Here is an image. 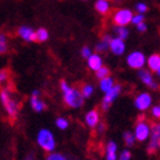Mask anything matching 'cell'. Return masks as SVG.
Masks as SVG:
<instances>
[{
    "label": "cell",
    "instance_id": "6da1fadb",
    "mask_svg": "<svg viewBox=\"0 0 160 160\" xmlns=\"http://www.w3.org/2000/svg\"><path fill=\"white\" fill-rule=\"evenodd\" d=\"M13 94H14V92L8 86L0 90V104H2L3 110L10 122H14L18 118L21 105H22L21 101L17 100V98H14Z\"/></svg>",
    "mask_w": 160,
    "mask_h": 160
},
{
    "label": "cell",
    "instance_id": "7a4b0ae2",
    "mask_svg": "<svg viewBox=\"0 0 160 160\" xmlns=\"http://www.w3.org/2000/svg\"><path fill=\"white\" fill-rule=\"evenodd\" d=\"M36 141L40 148L46 152H52L55 149V138L50 129H46V128L40 129L37 133Z\"/></svg>",
    "mask_w": 160,
    "mask_h": 160
},
{
    "label": "cell",
    "instance_id": "3957f363",
    "mask_svg": "<svg viewBox=\"0 0 160 160\" xmlns=\"http://www.w3.org/2000/svg\"><path fill=\"white\" fill-rule=\"evenodd\" d=\"M63 100L65 102L67 106L69 108H73V109H77V108H81L83 105V96L81 94V91L77 90V88H73V87H68L65 91H63Z\"/></svg>",
    "mask_w": 160,
    "mask_h": 160
},
{
    "label": "cell",
    "instance_id": "277c9868",
    "mask_svg": "<svg viewBox=\"0 0 160 160\" xmlns=\"http://www.w3.org/2000/svg\"><path fill=\"white\" fill-rule=\"evenodd\" d=\"M122 92V86L121 85H114L109 91L105 92V95L102 98V101H101V109L102 112H108L110 109L112 104L115 101V99L121 95Z\"/></svg>",
    "mask_w": 160,
    "mask_h": 160
},
{
    "label": "cell",
    "instance_id": "5b68a950",
    "mask_svg": "<svg viewBox=\"0 0 160 160\" xmlns=\"http://www.w3.org/2000/svg\"><path fill=\"white\" fill-rule=\"evenodd\" d=\"M133 135H135L136 141H140V142H143V141H146L150 137V126L143 119V117L138 118V122H137V124L135 127V132H133Z\"/></svg>",
    "mask_w": 160,
    "mask_h": 160
},
{
    "label": "cell",
    "instance_id": "8992f818",
    "mask_svg": "<svg viewBox=\"0 0 160 160\" xmlns=\"http://www.w3.org/2000/svg\"><path fill=\"white\" fill-rule=\"evenodd\" d=\"M160 148V123L150 126V143L148 146L149 154H154Z\"/></svg>",
    "mask_w": 160,
    "mask_h": 160
},
{
    "label": "cell",
    "instance_id": "52a82bcc",
    "mask_svg": "<svg viewBox=\"0 0 160 160\" xmlns=\"http://www.w3.org/2000/svg\"><path fill=\"white\" fill-rule=\"evenodd\" d=\"M127 64L132 69H141L146 64V57L142 51L135 50L127 57Z\"/></svg>",
    "mask_w": 160,
    "mask_h": 160
},
{
    "label": "cell",
    "instance_id": "ba28073f",
    "mask_svg": "<svg viewBox=\"0 0 160 160\" xmlns=\"http://www.w3.org/2000/svg\"><path fill=\"white\" fill-rule=\"evenodd\" d=\"M132 16H133V13L129 9H118L113 14V21L115 26H123V27H126L127 24L131 23Z\"/></svg>",
    "mask_w": 160,
    "mask_h": 160
},
{
    "label": "cell",
    "instance_id": "9c48e42d",
    "mask_svg": "<svg viewBox=\"0 0 160 160\" xmlns=\"http://www.w3.org/2000/svg\"><path fill=\"white\" fill-rule=\"evenodd\" d=\"M135 106L136 109L140 110V112H145L148 110L151 104H152V96L149 94V92H141V94H138L136 98H135Z\"/></svg>",
    "mask_w": 160,
    "mask_h": 160
},
{
    "label": "cell",
    "instance_id": "30bf717a",
    "mask_svg": "<svg viewBox=\"0 0 160 160\" xmlns=\"http://www.w3.org/2000/svg\"><path fill=\"white\" fill-rule=\"evenodd\" d=\"M137 74H138V78L143 82V85L150 87L151 90H158L159 88V85H158V82H155V79H154L150 71H146V69L141 68V69H138Z\"/></svg>",
    "mask_w": 160,
    "mask_h": 160
},
{
    "label": "cell",
    "instance_id": "8fae6325",
    "mask_svg": "<svg viewBox=\"0 0 160 160\" xmlns=\"http://www.w3.org/2000/svg\"><path fill=\"white\" fill-rule=\"evenodd\" d=\"M30 104H31V108L33 109V112H36V113H41V112L46 110V108H48V105L40 99V91L38 90L32 91Z\"/></svg>",
    "mask_w": 160,
    "mask_h": 160
},
{
    "label": "cell",
    "instance_id": "7c38bea8",
    "mask_svg": "<svg viewBox=\"0 0 160 160\" xmlns=\"http://www.w3.org/2000/svg\"><path fill=\"white\" fill-rule=\"evenodd\" d=\"M109 49H110V51L113 52L114 55L121 57V55L124 54V51H126V44H124L123 40L118 38V37H114V38H112V41H110Z\"/></svg>",
    "mask_w": 160,
    "mask_h": 160
},
{
    "label": "cell",
    "instance_id": "4fadbf2b",
    "mask_svg": "<svg viewBox=\"0 0 160 160\" xmlns=\"http://www.w3.org/2000/svg\"><path fill=\"white\" fill-rule=\"evenodd\" d=\"M18 36L23 38L24 41L28 42H36V31L32 30L28 26H21L18 28Z\"/></svg>",
    "mask_w": 160,
    "mask_h": 160
},
{
    "label": "cell",
    "instance_id": "5bb4252c",
    "mask_svg": "<svg viewBox=\"0 0 160 160\" xmlns=\"http://www.w3.org/2000/svg\"><path fill=\"white\" fill-rule=\"evenodd\" d=\"M87 60V65H88V68L91 69V71H94V72H96L99 68H101V67L104 65L102 64V58H101V55L100 54H92L86 59Z\"/></svg>",
    "mask_w": 160,
    "mask_h": 160
},
{
    "label": "cell",
    "instance_id": "9a60e30c",
    "mask_svg": "<svg viewBox=\"0 0 160 160\" xmlns=\"http://www.w3.org/2000/svg\"><path fill=\"white\" fill-rule=\"evenodd\" d=\"M99 122H100V114H99V112L95 110V109L90 110V112L85 115V123H86V126L90 127V128H95Z\"/></svg>",
    "mask_w": 160,
    "mask_h": 160
},
{
    "label": "cell",
    "instance_id": "2e32d148",
    "mask_svg": "<svg viewBox=\"0 0 160 160\" xmlns=\"http://www.w3.org/2000/svg\"><path fill=\"white\" fill-rule=\"evenodd\" d=\"M110 41H112V36L108 35V33H105V35L101 37L100 41L96 44V46H95V51L98 52V54H101V52L108 51V50H109Z\"/></svg>",
    "mask_w": 160,
    "mask_h": 160
},
{
    "label": "cell",
    "instance_id": "e0dca14e",
    "mask_svg": "<svg viewBox=\"0 0 160 160\" xmlns=\"http://www.w3.org/2000/svg\"><path fill=\"white\" fill-rule=\"evenodd\" d=\"M146 64L151 72H156L160 67V54H152L149 58H146Z\"/></svg>",
    "mask_w": 160,
    "mask_h": 160
},
{
    "label": "cell",
    "instance_id": "ac0fdd59",
    "mask_svg": "<svg viewBox=\"0 0 160 160\" xmlns=\"http://www.w3.org/2000/svg\"><path fill=\"white\" fill-rule=\"evenodd\" d=\"M95 9L100 14H108L110 12V2L109 0H96L95 3Z\"/></svg>",
    "mask_w": 160,
    "mask_h": 160
},
{
    "label": "cell",
    "instance_id": "d6986e66",
    "mask_svg": "<svg viewBox=\"0 0 160 160\" xmlns=\"http://www.w3.org/2000/svg\"><path fill=\"white\" fill-rule=\"evenodd\" d=\"M117 143L114 141H109L106 143V160H117Z\"/></svg>",
    "mask_w": 160,
    "mask_h": 160
},
{
    "label": "cell",
    "instance_id": "ffe728a7",
    "mask_svg": "<svg viewBox=\"0 0 160 160\" xmlns=\"http://www.w3.org/2000/svg\"><path fill=\"white\" fill-rule=\"evenodd\" d=\"M114 85H115V83H114V78H113L112 76H109V77H106V78L100 79V85H99V87H100V90L105 94V92H106V91H109Z\"/></svg>",
    "mask_w": 160,
    "mask_h": 160
},
{
    "label": "cell",
    "instance_id": "44dd1931",
    "mask_svg": "<svg viewBox=\"0 0 160 160\" xmlns=\"http://www.w3.org/2000/svg\"><path fill=\"white\" fill-rule=\"evenodd\" d=\"M114 32L117 33V37L123 40V41H126V40L128 38V36H129V30L127 27H123V26H115Z\"/></svg>",
    "mask_w": 160,
    "mask_h": 160
},
{
    "label": "cell",
    "instance_id": "7402d4cb",
    "mask_svg": "<svg viewBox=\"0 0 160 160\" xmlns=\"http://www.w3.org/2000/svg\"><path fill=\"white\" fill-rule=\"evenodd\" d=\"M45 160H76V159L71 155H65L62 152H50L45 158Z\"/></svg>",
    "mask_w": 160,
    "mask_h": 160
},
{
    "label": "cell",
    "instance_id": "603a6c76",
    "mask_svg": "<svg viewBox=\"0 0 160 160\" xmlns=\"http://www.w3.org/2000/svg\"><path fill=\"white\" fill-rule=\"evenodd\" d=\"M79 91H81V94H82L83 99H88V98H91L92 95H94L95 87L92 86L91 83H85V85L82 86V88L79 90Z\"/></svg>",
    "mask_w": 160,
    "mask_h": 160
},
{
    "label": "cell",
    "instance_id": "cb8c5ba5",
    "mask_svg": "<svg viewBox=\"0 0 160 160\" xmlns=\"http://www.w3.org/2000/svg\"><path fill=\"white\" fill-rule=\"evenodd\" d=\"M49 38V32L46 28H38L36 31V41L38 42H45Z\"/></svg>",
    "mask_w": 160,
    "mask_h": 160
},
{
    "label": "cell",
    "instance_id": "d4e9b609",
    "mask_svg": "<svg viewBox=\"0 0 160 160\" xmlns=\"http://www.w3.org/2000/svg\"><path fill=\"white\" fill-rule=\"evenodd\" d=\"M95 76H96V78L99 79H102V78H106V77H109L110 76V69L108 68V67H105V65H102L101 68H99L96 72H95Z\"/></svg>",
    "mask_w": 160,
    "mask_h": 160
},
{
    "label": "cell",
    "instance_id": "484cf974",
    "mask_svg": "<svg viewBox=\"0 0 160 160\" xmlns=\"http://www.w3.org/2000/svg\"><path fill=\"white\" fill-rule=\"evenodd\" d=\"M8 40L4 33H0V55L8 52Z\"/></svg>",
    "mask_w": 160,
    "mask_h": 160
},
{
    "label": "cell",
    "instance_id": "4316f807",
    "mask_svg": "<svg viewBox=\"0 0 160 160\" xmlns=\"http://www.w3.org/2000/svg\"><path fill=\"white\" fill-rule=\"evenodd\" d=\"M55 124H57V127H58L59 129H62V131H64V129H67V128L69 127L68 119H65V118H63V117H59V118L55 119Z\"/></svg>",
    "mask_w": 160,
    "mask_h": 160
},
{
    "label": "cell",
    "instance_id": "83f0119b",
    "mask_svg": "<svg viewBox=\"0 0 160 160\" xmlns=\"http://www.w3.org/2000/svg\"><path fill=\"white\" fill-rule=\"evenodd\" d=\"M123 140H124V142H126V145H127V146H132V145H135V141H136L135 135H133L132 132H128V131L123 133Z\"/></svg>",
    "mask_w": 160,
    "mask_h": 160
},
{
    "label": "cell",
    "instance_id": "f1b7e54d",
    "mask_svg": "<svg viewBox=\"0 0 160 160\" xmlns=\"http://www.w3.org/2000/svg\"><path fill=\"white\" fill-rule=\"evenodd\" d=\"M141 22H145V16L143 14H140V13H137V14H133L132 16V19H131V23L132 24L137 26Z\"/></svg>",
    "mask_w": 160,
    "mask_h": 160
},
{
    "label": "cell",
    "instance_id": "f546056e",
    "mask_svg": "<svg viewBox=\"0 0 160 160\" xmlns=\"http://www.w3.org/2000/svg\"><path fill=\"white\" fill-rule=\"evenodd\" d=\"M135 9H136L137 13H140V14H145V13L149 10V7L146 5L145 3H137L135 5Z\"/></svg>",
    "mask_w": 160,
    "mask_h": 160
},
{
    "label": "cell",
    "instance_id": "4dcf8cb0",
    "mask_svg": "<svg viewBox=\"0 0 160 160\" xmlns=\"http://www.w3.org/2000/svg\"><path fill=\"white\" fill-rule=\"evenodd\" d=\"M91 54H92V50H91L90 46H83V48H82V50H81V55H82L83 59H87Z\"/></svg>",
    "mask_w": 160,
    "mask_h": 160
},
{
    "label": "cell",
    "instance_id": "1f68e13d",
    "mask_svg": "<svg viewBox=\"0 0 160 160\" xmlns=\"http://www.w3.org/2000/svg\"><path fill=\"white\" fill-rule=\"evenodd\" d=\"M8 71L7 69H3V71H0V83H4V82H8Z\"/></svg>",
    "mask_w": 160,
    "mask_h": 160
},
{
    "label": "cell",
    "instance_id": "d6a6232c",
    "mask_svg": "<svg viewBox=\"0 0 160 160\" xmlns=\"http://www.w3.org/2000/svg\"><path fill=\"white\" fill-rule=\"evenodd\" d=\"M151 114L154 118L156 119H160V105H155L152 106V109H151Z\"/></svg>",
    "mask_w": 160,
    "mask_h": 160
},
{
    "label": "cell",
    "instance_id": "836d02e7",
    "mask_svg": "<svg viewBox=\"0 0 160 160\" xmlns=\"http://www.w3.org/2000/svg\"><path fill=\"white\" fill-rule=\"evenodd\" d=\"M136 27H137V31H138V32H141V33H143V32L148 31V24H146L145 22L138 23V24L136 26Z\"/></svg>",
    "mask_w": 160,
    "mask_h": 160
},
{
    "label": "cell",
    "instance_id": "e575fe53",
    "mask_svg": "<svg viewBox=\"0 0 160 160\" xmlns=\"http://www.w3.org/2000/svg\"><path fill=\"white\" fill-rule=\"evenodd\" d=\"M95 128H96V132L99 133V135H102V133L105 132V129H106V126H105L104 123L99 122V123H98V126H96Z\"/></svg>",
    "mask_w": 160,
    "mask_h": 160
},
{
    "label": "cell",
    "instance_id": "d590c367",
    "mask_svg": "<svg viewBox=\"0 0 160 160\" xmlns=\"http://www.w3.org/2000/svg\"><path fill=\"white\" fill-rule=\"evenodd\" d=\"M119 160H131V152L128 150L122 151L121 156H119Z\"/></svg>",
    "mask_w": 160,
    "mask_h": 160
},
{
    "label": "cell",
    "instance_id": "8d00e7d4",
    "mask_svg": "<svg viewBox=\"0 0 160 160\" xmlns=\"http://www.w3.org/2000/svg\"><path fill=\"white\" fill-rule=\"evenodd\" d=\"M24 160H35V156H33L32 154H30V155L26 156V159H24Z\"/></svg>",
    "mask_w": 160,
    "mask_h": 160
},
{
    "label": "cell",
    "instance_id": "74e56055",
    "mask_svg": "<svg viewBox=\"0 0 160 160\" xmlns=\"http://www.w3.org/2000/svg\"><path fill=\"white\" fill-rule=\"evenodd\" d=\"M156 74H158V76H159V77H160V67H159V69H158V71H156Z\"/></svg>",
    "mask_w": 160,
    "mask_h": 160
},
{
    "label": "cell",
    "instance_id": "f35d334b",
    "mask_svg": "<svg viewBox=\"0 0 160 160\" xmlns=\"http://www.w3.org/2000/svg\"><path fill=\"white\" fill-rule=\"evenodd\" d=\"M83 2H86V0H83Z\"/></svg>",
    "mask_w": 160,
    "mask_h": 160
}]
</instances>
